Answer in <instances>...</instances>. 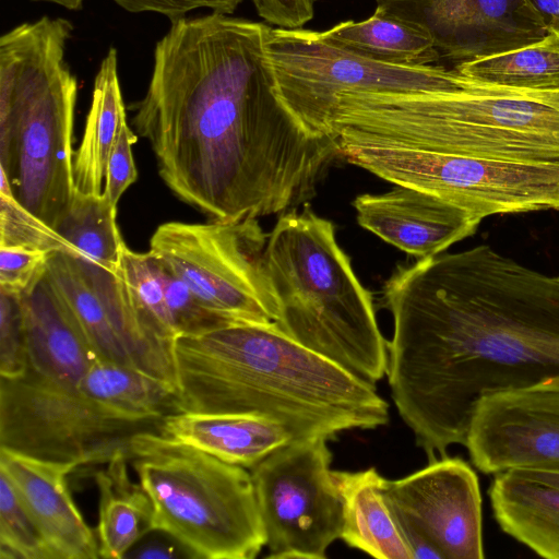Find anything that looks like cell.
Listing matches in <instances>:
<instances>
[{
    "label": "cell",
    "mask_w": 559,
    "mask_h": 559,
    "mask_svg": "<svg viewBox=\"0 0 559 559\" xmlns=\"http://www.w3.org/2000/svg\"><path fill=\"white\" fill-rule=\"evenodd\" d=\"M265 27L217 12L170 22L131 106L162 180L210 221L298 210L342 157L338 139L309 132L273 95Z\"/></svg>",
    "instance_id": "obj_1"
},
{
    "label": "cell",
    "mask_w": 559,
    "mask_h": 559,
    "mask_svg": "<svg viewBox=\"0 0 559 559\" xmlns=\"http://www.w3.org/2000/svg\"><path fill=\"white\" fill-rule=\"evenodd\" d=\"M382 294L391 396L430 461L465 444L481 395L559 376V276L480 245L399 265Z\"/></svg>",
    "instance_id": "obj_2"
},
{
    "label": "cell",
    "mask_w": 559,
    "mask_h": 559,
    "mask_svg": "<svg viewBox=\"0 0 559 559\" xmlns=\"http://www.w3.org/2000/svg\"><path fill=\"white\" fill-rule=\"evenodd\" d=\"M175 412L258 415L298 438L335 440L386 425L389 405L367 381L302 346L275 323H241L173 344Z\"/></svg>",
    "instance_id": "obj_3"
},
{
    "label": "cell",
    "mask_w": 559,
    "mask_h": 559,
    "mask_svg": "<svg viewBox=\"0 0 559 559\" xmlns=\"http://www.w3.org/2000/svg\"><path fill=\"white\" fill-rule=\"evenodd\" d=\"M334 133L341 146L559 165V88H514L465 76L454 92L359 99L338 117Z\"/></svg>",
    "instance_id": "obj_4"
},
{
    "label": "cell",
    "mask_w": 559,
    "mask_h": 559,
    "mask_svg": "<svg viewBox=\"0 0 559 559\" xmlns=\"http://www.w3.org/2000/svg\"><path fill=\"white\" fill-rule=\"evenodd\" d=\"M73 25L47 15L0 37V170L16 201L55 230L76 190Z\"/></svg>",
    "instance_id": "obj_5"
},
{
    "label": "cell",
    "mask_w": 559,
    "mask_h": 559,
    "mask_svg": "<svg viewBox=\"0 0 559 559\" xmlns=\"http://www.w3.org/2000/svg\"><path fill=\"white\" fill-rule=\"evenodd\" d=\"M264 265L282 332L367 381L385 376L388 342L372 295L357 278L331 221L309 203L282 214L269 234Z\"/></svg>",
    "instance_id": "obj_6"
},
{
    "label": "cell",
    "mask_w": 559,
    "mask_h": 559,
    "mask_svg": "<svg viewBox=\"0 0 559 559\" xmlns=\"http://www.w3.org/2000/svg\"><path fill=\"white\" fill-rule=\"evenodd\" d=\"M127 454L152 508V528L189 558L253 559L265 532L251 472L156 428L132 435Z\"/></svg>",
    "instance_id": "obj_7"
},
{
    "label": "cell",
    "mask_w": 559,
    "mask_h": 559,
    "mask_svg": "<svg viewBox=\"0 0 559 559\" xmlns=\"http://www.w3.org/2000/svg\"><path fill=\"white\" fill-rule=\"evenodd\" d=\"M151 428L109 401L99 358L74 382L0 378V448L50 461L105 464L127 450L132 435Z\"/></svg>",
    "instance_id": "obj_8"
},
{
    "label": "cell",
    "mask_w": 559,
    "mask_h": 559,
    "mask_svg": "<svg viewBox=\"0 0 559 559\" xmlns=\"http://www.w3.org/2000/svg\"><path fill=\"white\" fill-rule=\"evenodd\" d=\"M267 237L258 219L168 222L148 252L233 324H272L278 305L264 265Z\"/></svg>",
    "instance_id": "obj_9"
},
{
    "label": "cell",
    "mask_w": 559,
    "mask_h": 559,
    "mask_svg": "<svg viewBox=\"0 0 559 559\" xmlns=\"http://www.w3.org/2000/svg\"><path fill=\"white\" fill-rule=\"evenodd\" d=\"M342 155L383 180L426 192L481 219L559 211V165L353 145L342 146Z\"/></svg>",
    "instance_id": "obj_10"
},
{
    "label": "cell",
    "mask_w": 559,
    "mask_h": 559,
    "mask_svg": "<svg viewBox=\"0 0 559 559\" xmlns=\"http://www.w3.org/2000/svg\"><path fill=\"white\" fill-rule=\"evenodd\" d=\"M323 438H298L250 469L266 558L325 559L341 537L342 501Z\"/></svg>",
    "instance_id": "obj_11"
},
{
    "label": "cell",
    "mask_w": 559,
    "mask_h": 559,
    "mask_svg": "<svg viewBox=\"0 0 559 559\" xmlns=\"http://www.w3.org/2000/svg\"><path fill=\"white\" fill-rule=\"evenodd\" d=\"M46 275L100 358L160 380L177 393L173 344L142 321L120 270L55 251L48 257Z\"/></svg>",
    "instance_id": "obj_12"
},
{
    "label": "cell",
    "mask_w": 559,
    "mask_h": 559,
    "mask_svg": "<svg viewBox=\"0 0 559 559\" xmlns=\"http://www.w3.org/2000/svg\"><path fill=\"white\" fill-rule=\"evenodd\" d=\"M382 491L412 559L484 558L478 477L461 457L384 478Z\"/></svg>",
    "instance_id": "obj_13"
},
{
    "label": "cell",
    "mask_w": 559,
    "mask_h": 559,
    "mask_svg": "<svg viewBox=\"0 0 559 559\" xmlns=\"http://www.w3.org/2000/svg\"><path fill=\"white\" fill-rule=\"evenodd\" d=\"M464 445L484 474L559 466V376L481 395Z\"/></svg>",
    "instance_id": "obj_14"
},
{
    "label": "cell",
    "mask_w": 559,
    "mask_h": 559,
    "mask_svg": "<svg viewBox=\"0 0 559 559\" xmlns=\"http://www.w3.org/2000/svg\"><path fill=\"white\" fill-rule=\"evenodd\" d=\"M383 11L428 32L441 59L455 64L543 39L545 24L530 0H376Z\"/></svg>",
    "instance_id": "obj_15"
},
{
    "label": "cell",
    "mask_w": 559,
    "mask_h": 559,
    "mask_svg": "<svg viewBox=\"0 0 559 559\" xmlns=\"http://www.w3.org/2000/svg\"><path fill=\"white\" fill-rule=\"evenodd\" d=\"M356 219L383 241L419 259L443 253L472 236L483 221L426 192L396 186L353 201Z\"/></svg>",
    "instance_id": "obj_16"
},
{
    "label": "cell",
    "mask_w": 559,
    "mask_h": 559,
    "mask_svg": "<svg viewBox=\"0 0 559 559\" xmlns=\"http://www.w3.org/2000/svg\"><path fill=\"white\" fill-rule=\"evenodd\" d=\"M74 462L44 460L0 448V472L15 488L53 559H97V534L75 504L68 476Z\"/></svg>",
    "instance_id": "obj_17"
},
{
    "label": "cell",
    "mask_w": 559,
    "mask_h": 559,
    "mask_svg": "<svg viewBox=\"0 0 559 559\" xmlns=\"http://www.w3.org/2000/svg\"><path fill=\"white\" fill-rule=\"evenodd\" d=\"M27 369L47 382L78 381L99 356L46 273L20 296Z\"/></svg>",
    "instance_id": "obj_18"
},
{
    "label": "cell",
    "mask_w": 559,
    "mask_h": 559,
    "mask_svg": "<svg viewBox=\"0 0 559 559\" xmlns=\"http://www.w3.org/2000/svg\"><path fill=\"white\" fill-rule=\"evenodd\" d=\"M156 429L224 462L251 469L293 435L263 416L174 412Z\"/></svg>",
    "instance_id": "obj_19"
},
{
    "label": "cell",
    "mask_w": 559,
    "mask_h": 559,
    "mask_svg": "<svg viewBox=\"0 0 559 559\" xmlns=\"http://www.w3.org/2000/svg\"><path fill=\"white\" fill-rule=\"evenodd\" d=\"M489 498L507 535L543 558L559 559V487L512 469L495 475Z\"/></svg>",
    "instance_id": "obj_20"
},
{
    "label": "cell",
    "mask_w": 559,
    "mask_h": 559,
    "mask_svg": "<svg viewBox=\"0 0 559 559\" xmlns=\"http://www.w3.org/2000/svg\"><path fill=\"white\" fill-rule=\"evenodd\" d=\"M342 501L341 539L378 559H412L389 509L384 477L374 467L358 472L333 471Z\"/></svg>",
    "instance_id": "obj_21"
},
{
    "label": "cell",
    "mask_w": 559,
    "mask_h": 559,
    "mask_svg": "<svg viewBox=\"0 0 559 559\" xmlns=\"http://www.w3.org/2000/svg\"><path fill=\"white\" fill-rule=\"evenodd\" d=\"M129 464L123 450L94 475L99 497L96 534L100 558H126L153 532L151 500L141 484L131 479Z\"/></svg>",
    "instance_id": "obj_22"
},
{
    "label": "cell",
    "mask_w": 559,
    "mask_h": 559,
    "mask_svg": "<svg viewBox=\"0 0 559 559\" xmlns=\"http://www.w3.org/2000/svg\"><path fill=\"white\" fill-rule=\"evenodd\" d=\"M126 107L118 75V55L110 47L94 79L92 103L79 148L74 152L76 190L87 194L104 191L108 160Z\"/></svg>",
    "instance_id": "obj_23"
},
{
    "label": "cell",
    "mask_w": 559,
    "mask_h": 559,
    "mask_svg": "<svg viewBox=\"0 0 559 559\" xmlns=\"http://www.w3.org/2000/svg\"><path fill=\"white\" fill-rule=\"evenodd\" d=\"M320 34L344 50L383 63L424 66L441 59L428 32L378 7L367 20L341 22Z\"/></svg>",
    "instance_id": "obj_24"
},
{
    "label": "cell",
    "mask_w": 559,
    "mask_h": 559,
    "mask_svg": "<svg viewBox=\"0 0 559 559\" xmlns=\"http://www.w3.org/2000/svg\"><path fill=\"white\" fill-rule=\"evenodd\" d=\"M473 81L526 90L559 88V32L511 51L454 66Z\"/></svg>",
    "instance_id": "obj_25"
},
{
    "label": "cell",
    "mask_w": 559,
    "mask_h": 559,
    "mask_svg": "<svg viewBox=\"0 0 559 559\" xmlns=\"http://www.w3.org/2000/svg\"><path fill=\"white\" fill-rule=\"evenodd\" d=\"M116 214L117 205L104 193L87 194L75 190L56 231L76 249V254L118 271L126 243Z\"/></svg>",
    "instance_id": "obj_26"
},
{
    "label": "cell",
    "mask_w": 559,
    "mask_h": 559,
    "mask_svg": "<svg viewBox=\"0 0 559 559\" xmlns=\"http://www.w3.org/2000/svg\"><path fill=\"white\" fill-rule=\"evenodd\" d=\"M119 270L142 321L160 340L174 344L178 334L166 302L163 264L150 252L124 246Z\"/></svg>",
    "instance_id": "obj_27"
},
{
    "label": "cell",
    "mask_w": 559,
    "mask_h": 559,
    "mask_svg": "<svg viewBox=\"0 0 559 559\" xmlns=\"http://www.w3.org/2000/svg\"><path fill=\"white\" fill-rule=\"evenodd\" d=\"M0 247H21L46 252L76 249L52 227L22 206L13 195L10 182L0 170Z\"/></svg>",
    "instance_id": "obj_28"
},
{
    "label": "cell",
    "mask_w": 559,
    "mask_h": 559,
    "mask_svg": "<svg viewBox=\"0 0 559 559\" xmlns=\"http://www.w3.org/2000/svg\"><path fill=\"white\" fill-rule=\"evenodd\" d=\"M0 559H53L15 488L1 472Z\"/></svg>",
    "instance_id": "obj_29"
},
{
    "label": "cell",
    "mask_w": 559,
    "mask_h": 559,
    "mask_svg": "<svg viewBox=\"0 0 559 559\" xmlns=\"http://www.w3.org/2000/svg\"><path fill=\"white\" fill-rule=\"evenodd\" d=\"M164 290L178 336L199 335L233 325L230 321L206 306L182 281L171 274L165 266Z\"/></svg>",
    "instance_id": "obj_30"
},
{
    "label": "cell",
    "mask_w": 559,
    "mask_h": 559,
    "mask_svg": "<svg viewBox=\"0 0 559 559\" xmlns=\"http://www.w3.org/2000/svg\"><path fill=\"white\" fill-rule=\"evenodd\" d=\"M27 369L20 296L0 290V378L14 379Z\"/></svg>",
    "instance_id": "obj_31"
},
{
    "label": "cell",
    "mask_w": 559,
    "mask_h": 559,
    "mask_svg": "<svg viewBox=\"0 0 559 559\" xmlns=\"http://www.w3.org/2000/svg\"><path fill=\"white\" fill-rule=\"evenodd\" d=\"M50 252L0 247V290L21 296L46 273Z\"/></svg>",
    "instance_id": "obj_32"
},
{
    "label": "cell",
    "mask_w": 559,
    "mask_h": 559,
    "mask_svg": "<svg viewBox=\"0 0 559 559\" xmlns=\"http://www.w3.org/2000/svg\"><path fill=\"white\" fill-rule=\"evenodd\" d=\"M135 142L136 135L128 124L127 115H123L109 156L103 191L106 198L115 205H117L123 192L136 180L138 177L132 154V145Z\"/></svg>",
    "instance_id": "obj_33"
},
{
    "label": "cell",
    "mask_w": 559,
    "mask_h": 559,
    "mask_svg": "<svg viewBox=\"0 0 559 559\" xmlns=\"http://www.w3.org/2000/svg\"><path fill=\"white\" fill-rule=\"evenodd\" d=\"M131 13L153 12L162 14L170 22L185 17L197 9L233 14L245 0H112Z\"/></svg>",
    "instance_id": "obj_34"
},
{
    "label": "cell",
    "mask_w": 559,
    "mask_h": 559,
    "mask_svg": "<svg viewBox=\"0 0 559 559\" xmlns=\"http://www.w3.org/2000/svg\"><path fill=\"white\" fill-rule=\"evenodd\" d=\"M260 17L284 29H298L312 20L316 0H252Z\"/></svg>",
    "instance_id": "obj_35"
},
{
    "label": "cell",
    "mask_w": 559,
    "mask_h": 559,
    "mask_svg": "<svg viewBox=\"0 0 559 559\" xmlns=\"http://www.w3.org/2000/svg\"><path fill=\"white\" fill-rule=\"evenodd\" d=\"M188 557L185 550L176 543H168L166 539L160 540L157 538L148 539L140 544L138 542L127 554L126 558H164L174 559L178 557Z\"/></svg>",
    "instance_id": "obj_36"
},
{
    "label": "cell",
    "mask_w": 559,
    "mask_h": 559,
    "mask_svg": "<svg viewBox=\"0 0 559 559\" xmlns=\"http://www.w3.org/2000/svg\"><path fill=\"white\" fill-rule=\"evenodd\" d=\"M547 32H559V0H530Z\"/></svg>",
    "instance_id": "obj_37"
},
{
    "label": "cell",
    "mask_w": 559,
    "mask_h": 559,
    "mask_svg": "<svg viewBox=\"0 0 559 559\" xmlns=\"http://www.w3.org/2000/svg\"><path fill=\"white\" fill-rule=\"evenodd\" d=\"M512 471V469H511ZM525 475L542 480L546 484L559 487V466L540 469H519Z\"/></svg>",
    "instance_id": "obj_38"
},
{
    "label": "cell",
    "mask_w": 559,
    "mask_h": 559,
    "mask_svg": "<svg viewBox=\"0 0 559 559\" xmlns=\"http://www.w3.org/2000/svg\"><path fill=\"white\" fill-rule=\"evenodd\" d=\"M57 4L70 11H78L83 8L84 0H33Z\"/></svg>",
    "instance_id": "obj_39"
}]
</instances>
